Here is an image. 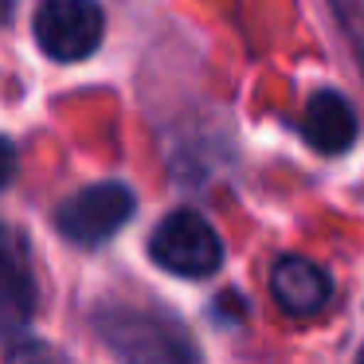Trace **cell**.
Wrapping results in <instances>:
<instances>
[{
	"mask_svg": "<svg viewBox=\"0 0 364 364\" xmlns=\"http://www.w3.org/2000/svg\"><path fill=\"white\" fill-rule=\"evenodd\" d=\"M102 341L126 360H196V345L184 337V329L153 309L106 306L95 317Z\"/></svg>",
	"mask_w": 364,
	"mask_h": 364,
	"instance_id": "6da1fadb",
	"label": "cell"
},
{
	"mask_svg": "<svg viewBox=\"0 0 364 364\" xmlns=\"http://www.w3.org/2000/svg\"><path fill=\"white\" fill-rule=\"evenodd\" d=\"M149 255L157 267L181 278H208L223 267V239L192 208H176L153 228Z\"/></svg>",
	"mask_w": 364,
	"mask_h": 364,
	"instance_id": "7a4b0ae2",
	"label": "cell"
},
{
	"mask_svg": "<svg viewBox=\"0 0 364 364\" xmlns=\"http://www.w3.org/2000/svg\"><path fill=\"white\" fill-rule=\"evenodd\" d=\"M36 43L55 63H79L98 51L106 36V12L98 0H40L32 20Z\"/></svg>",
	"mask_w": 364,
	"mask_h": 364,
	"instance_id": "3957f363",
	"label": "cell"
},
{
	"mask_svg": "<svg viewBox=\"0 0 364 364\" xmlns=\"http://www.w3.org/2000/svg\"><path fill=\"white\" fill-rule=\"evenodd\" d=\"M134 212H137V196L129 192V184L102 181L63 200L55 212V228L75 247H102L134 220Z\"/></svg>",
	"mask_w": 364,
	"mask_h": 364,
	"instance_id": "277c9868",
	"label": "cell"
},
{
	"mask_svg": "<svg viewBox=\"0 0 364 364\" xmlns=\"http://www.w3.org/2000/svg\"><path fill=\"white\" fill-rule=\"evenodd\" d=\"M36 314V274L20 231L0 223V337H24Z\"/></svg>",
	"mask_w": 364,
	"mask_h": 364,
	"instance_id": "5b68a950",
	"label": "cell"
},
{
	"mask_svg": "<svg viewBox=\"0 0 364 364\" xmlns=\"http://www.w3.org/2000/svg\"><path fill=\"white\" fill-rule=\"evenodd\" d=\"M270 298L290 317H314L333 301V278L301 255H282L270 267Z\"/></svg>",
	"mask_w": 364,
	"mask_h": 364,
	"instance_id": "8992f818",
	"label": "cell"
},
{
	"mask_svg": "<svg viewBox=\"0 0 364 364\" xmlns=\"http://www.w3.org/2000/svg\"><path fill=\"white\" fill-rule=\"evenodd\" d=\"M301 134L325 157H341L356 145V134H360V122H356V110L345 95L337 90H317L309 95L306 114H301Z\"/></svg>",
	"mask_w": 364,
	"mask_h": 364,
	"instance_id": "52a82bcc",
	"label": "cell"
},
{
	"mask_svg": "<svg viewBox=\"0 0 364 364\" xmlns=\"http://www.w3.org/2000/svg\"><path fill=\"white\" fill-rule=\"evenodd\" d=\"M16 168H20V153H16V145H12L9 137H0V188H9V184H12Z\"/></svg>",
	"mask_w": 364,
	"mask_h": 364,
	"instance_id": "ba28073f",
	"label": "cell"
},
{
	"mask_svg": "<svg viewBox=\"0 0 364 364\" xmlns=\"http://www.w3.org/2000/svg\"><path fill=\"white\" fill-rule=\"evenodd\" d=\"M12 12H16V0H0V24H9Z\"/></svg>",
	"mask_w": 364,
	"mask_h": 364,
	"instance_id": "9c48e42d",
	"label": "cell"
},
{
	"mask_svg": "<svg viewBox=\"0 0 364 364\" xmlns=\"http://www.w3.org/2000/svg\"><path fill=\"white\" fill-rule=\"evenodd\" d=\"M360 356H364V353H360Z\"/></svg>",
	"mask_w": 364,
	"mask_h": 364,
	"instance_id": "30bf717a",
	"label": "cell"
}]
</instances>
